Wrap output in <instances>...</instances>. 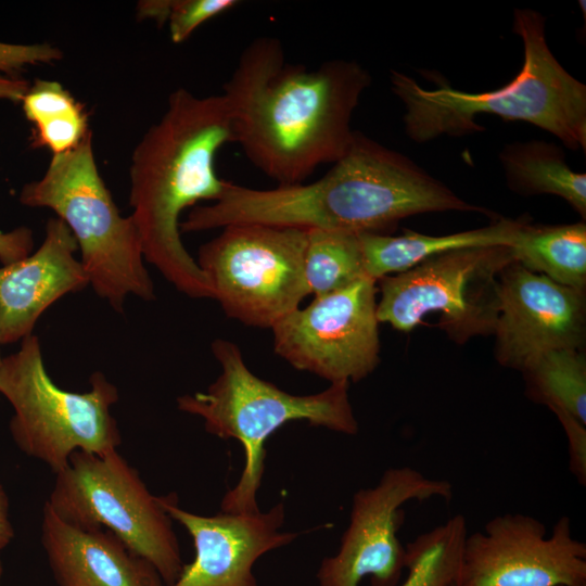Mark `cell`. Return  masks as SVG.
<instances>
[{
    "label": "cell",
    "instance_id": "obj_11",
    "mask_svg": "<svg viewBox=\"0 0 586 586\" xmlns=\"http://www.w3.org/2000/svg\"><path fill=\"white\" fill-rule=\"evenodd\" d=\"M375 285L364 277L290 313L271 328L275 353L330 384L364 380L380 362Z\"/></svg>",
    "mask_w": 586,
    "mask_h": 586
},
{
    "label": "cell",
    "instance_id": "obj_23",
    "mask_svg": "<svg viewBox=\"0 0 586 586\" xmlns=\"http://www.w3.org/2000/svg\"><path fill=\"white\" fill-rule=\"evenodd\" d=\"M466 518L455 514L405 546L407 576L397 586H457L468 535Z\"/></svg>",
    "mask_w": 586,
    "mask_h": 586
},
{
    "label": "cell",
    "instance_id": "obj_29",
    "mask_svg": "<svg viewBox=\"0 0 586 586\" xmlns=\"http://www.w3.org/2000/svg\"><path fill=\"white\" fill-rule=\"evenodd\" d=\"M30 84L20 77H11L0 73V100L22 102Z\"/></svg>",
    "mask_w": 586,
    "mask_h": 586
},
{
    "label": "cell",
    "instance_id": "obj_16",
    "mask_svg": "<svg viewBox=\"0 0 586 586\" xmlns=\"http://www.w3.org/2000/svg\"><path fill=\"white\" fill-rule=\"evenodd\" d=\"M77 242L65 222L51 217L41 245L0 268V344L33 334L40 316L56 301L89 285Z\"/></svg>",
    "mask_w": 586,
    "mask_h": 586
},
{
    "label": "cell",
    "instance_id": "obj_21",
    "mask_svg": "<svg viewBox=\"0 0 586 586\" xmlns=\"http://www.w3.org/2000/svg\"><path fill=\"white\" fill-rule=\"evenodd\" d=\"M22 106L35 126L34 143L46 146L52 155L74 149L90 131L81 104L58 81L37 79Z\"/></svg>",
    "mask_w": 586,
    "mask_h": 586
},
{
    "label": "cell",
    "instance_id": "obj_1",
    "mask_svg": "<svg viewBox=\"0 0 586 586\" xmlns=\"http://www.w3.org/2000/svg\"><path fill=\"white\" fill-rule=\"evenodd\" d=\"M370 85L356 61L307 68L290 63L277 38L259 37L242 51L222 95L234 143L277 186H290L345 154L355 135L354 111Z\"/></svg>",
    "mask_w": 586,
    "mask_h": 586
},
{
    "label": "cell",
    "instance_id": "obj_25",
    "mask_svg": "<svg viewBox=\"0 0 586 586\" xmlns=\"http://www.w3.org/2000/svg\"><path fill=\"white\" fill-rule=\"evenodd\" d=\"M238 4L237 0H169L165 24L170 40L186 41L200 25Z\"/></svg>",
    "mask_w": 586,
    "mask_h": 586
},
{
    "label": "cell",
    "instance_id": "obj_8",
    "mask_svg": "<svg viewBox=\"0 0 586 586\" xmlns=\"http://www.w3.org/2000/svg\"><path fill=\"white\" fill-rule=\"evenodd\" d=\"M46 504L69 524L114 534L157 570L165 586L179 577L184 563L173 519L117 450L75 451Z\"/></svg>",
    "mask_w": 586,
    "mask_h": 586
},
{
    "label": "cell",
    "instance_id": "obj_17",
    "mask_svg": "<svg viewBox=\"0 0 586 586\" xmlns=\"http://www.w3.org/2000/svg\"><path fill=\"white\" fill-rule=\"evenodd\" d=\"M40 540L58 586H165L157 570L114 534L69 524L47 504Z\"/></svg>",
    "mask_w": 586,
    "mask_h": 586
},
{
    "label": "cell",
    "instance_id": "obj_3",
    "mask_svg": "<svg viewBox=\"0 0 586 586\" xmlns=\"http://www.w3.org/2000/svg\"><path fill=\"white\" fill-rule=\"evenodd\" d=\"M227 143H234V131L222 93L199 97L178 88L131 156L130 216L143 258L192 298H213L214 291L181 241L180 216L221 194L227 181L216 174L215 158Z\"/></svg>",
    "mask_w": 586,
    "mask_h": 586
},
{
    "label": "cell",
    "instance_id": "obj_31",
    "mask_svg": "<svg viewBox=\"0 0 586 586\" xmlns=\"http://www.w3.org/2000/svg\"><path fill=\"white\" fill-rule=\"evenodd\" d=\"M1 576H2V563H1V560H0V586H1Z\"/></svg>",
    "mask_w": 586,
    "mask_h": 586
},
{
    "label": "cell",
    "instance_id": "obj_30",
    "mask_svg": "<svg viewBox=\"0 0 586 586\" xmlns=\"http://www.w3.org/2000/svg\"><path fill=\"white\" fill-rule=\"evenodd\" d=\"M14 538V528L9 517V498L0 483V551Z\"/></svg>",
    "mask_w": 586,
    "mask_h": 586
},
{
    "label": "cell",
    "instance_id": "obj_10",
    "mask_svg": "<svg viewBox=\"0 0 586 586\" xmlns=\"http://www.w3.org/2000/svg\"><path fill=\"white\" fill-rule=\"evenodd\" d=\"M512 262V245L468 247L426 258L377 281L379 322L409 332L430 313L459 344L494 333L499 313V273Z\"/></svg>",
    "mask_w": 586,
    "mask_h": 586
},
{
    "label": "cell",
    "instance_id": "obj_24",
    "mask_svg": "<svg viewBox=\"0 0 586 586\" xmlns=\"http://www.w3.org/2000/svg\"><path fill=\"white\" fill-rule=\"evenodd\" d=\"M304 278L314 297L368 277L358 234L307 229Z\"/></svg>",
    "mask_w": 586,
    "mask_h": 586
},
{
    "label": "cell",
    "instance_id": "obj_28",
    "mask_svg": "<svg viewBox=\"0 0 586 586\" xmlns=\"http://www.w3.org/2000/svg\"><path fill=\"white\" fill-rule=\"evenodd\" d=\"M34 247L33 231L20 227L9 232L0 231V262L3 266L28 256Z\"/></svg>",
    "mask_w": 586,
    "mask_h": 586
},
{
    "label": "cell",
    "instance_id": "obj_26",
    "mask_svg": "<svg viewBox=\"0 0 586 586\" xmlns=\"http://www.w3.org/2000/svg\"><path fill=\"white\" fill-rule=\"evenodd\" d=\"M63 58L62 51L49 43L14 44L0 42V73L20 77L27 65L53 63Z\"/></svg>",
    "mask_w": 586,
    "mask_h": 586
},
{
    "label": "cell",
    "instance_id": "obj_4",
    "mask_svg": "<svg viewBox=\"0 0 586 586\" xmlns=\"http://www.w3.org/2000/svg\"><path fill=\"white\" fill-rule=\"evenodd\" d=\"M512 31L523 42V65L512 80L493 91L458 90L442 78L436 89H425L411 76L391 72L392 91L404 104L408 138L424 143L479 132L484 128L475 117L492 114L530 123L569 149L586 151V86L551 52L545 17L532 9H515Z\"/></svg>",
    "mask_w": 586,
    "mask_h": 586
},
{
    "label": "cell",
    "instance_id": "obj_18",
    "mask_svg": "<svg viewBox=\"0 0 586 586\" xmlns=\"http://www.w3.org/2000/svg\"><path fill=\"white\" fill-rule=\"evenodd\" d=\"M527 222L502 218L486 227L446 235H428L405 229L402 235L359 233L368 277L379 279L406 271L422 260L450 251L513 245Z\"/></svg>",
    "mask_w": 586,
    "mask_h": 586
},
{
    "label": "cell",
    "instance_id": "obj_20",
    "mask_svg": "<svg viewBox=\"0 0 586 586\" xmlns=\"http://www.w3.org/2000/svg\"><path fill=\"white\" fill-rule=\"evenodd\" d=\"M513 259L530 271L585 292L586 224L530 225L512 245Z\"/></svg>",
    "mask_w": 586,
    "mask_h": 586
},
{
    "label": "cell",
    "instance_id": "obj_22",
    "mask_svg": "<svg viewBox=\"0 0 586 586\" xmlns=\"http://www.w3.org/2000/svg\"><path fill=\"white\" fill-rule=\"evenodd\" d=\"M527 396L586 424V358L581 349L557 348L536 357L523 371Z\"/></svg>",
    "mask_w": 586,
    "mask_h": 586
},
{
    "label": "cell",
    "instance_id": "obj_32",
    "mask_svg": "<svg viewBox=\"0 0 586 586\" xmlns=\"http://www.w3.org/2000/svg\"><path fill=\"white\" fill-rule=\"evenodd\" d=\"M2 359H3V358H1V355H0V367H1V364H2Z\"/></svg>",
    "mask_w": 586,
    "mask_h": 586
},
{
    "label": "cell",
    "instance_id": "obj_6",
    "mask_svg": "<svg viewBox=\"0 0 586 586\" xmlns=\"http://www.w3.org/2000/svg\"><path fill=\"white\" fill-rule=\"evenodd\" d=\"M20 202L50 208L65 222L89 285L115 311H124L129 295L155 300L138 229L131 216L120 214L99 174L91 130L74 149L52 155L43 176L23 187Z\"/></svg>",
    "mask_w": 586,
    "mask_h": 586
},
{
    "label": "cell",
    "instance_id": "obj_13",
    "mask_svg": "<svg viewBox=\"0 0 586 586\" xmlns=\"http://www.w3.org/2000/svg\"><path fill=\"white\" fill-rule=\"evenodd\" d=\"M457 586H586V544L566 515L548 535L535 517L499 514L468 533Z\"/></svg>",
    "mask_w": 586,
    "mask_h": 586
},
{
    "label": "cell",
    "instance_id": "obj_2",
    "mask_svg": "<svg viewBox=\"0 0 586 586\" xmlns=\"http://www.w3.org/2000/svg\"><path fill=\"white\" fill-rule=\"evenodd\" d=\"M445 211L485 212L406 155L355 131L345 154L319 179L270 189L227 181L201 215L208 229L264 224L359 234Z\"/></svg>",
    "mask_w": 586,
    "mask_h": 586
},
{
    "label": "cell",
    "instance_id": "obj_12",
    "mask_svg": "<svg viewBox=\"0 0 586 586\" xmlns=\"http://www.w3.org/2000/svg\"><path fill=\"white\" fill-rule=\"evenodd\" d=\"M453 496L447 480L409 466L386 469L374 486L353 495L349 523L336 553L321 561L318 585L359 586L369 576L371 586H397L405 570V546L397 536L403 506L433 498L448 502Z\"/></svg>",
    "mask_w": 586,
    "mask_h": 586
},
{
    "label": "cell",
    "instance_id": "obj_7",
    "mask_svg": "<svg viewBox=\"0 0 586 586\" xmlns=\"http://www.w3.org/2000/svg\"><path fill=\"white\" fill-rule=\"evenodd\" d=\"M84 393L58 386L49 375L39 339L29 334L20 349L2 359L0 395L13 408L10 432L28 457L61 472L78 450L106 454L117 450L122 435L112 407L118 388L101 371L89 380Z\"/></svg>",
    "mask_w": 586,
    "mask_h": 586
},
{
    "label": "cell",
    "instance_id": "obj_15",
    "mask_svg": "<svg viewBox=\"0 0 586 586\" xmlns=\"http://www.w3.org/2000/svg\"><path fill=\"white\" fill-rule=\"evenodd\" d=\"M169 517L190 534L194 558L169 586H258L255 562L265 553L291 544L296 533L282 532L283 502L268 511L201 515L179 507L175 494L163 495Z\"/></svg>",
    "mask_w": 586,
    "mask_h": 586
},
{
    "label": "cell",
    "instance_id": "obj_9",
    "mask_svg": "<svg viewBox=\"0 0 586 586\" xmlns=\"http://www.w3.org/2000/svg\"><path fill=\"white\" fill-rule=\"evenodd\" d=\"M204 243L198 265L231 319L271 329L309 295L304 278L307 229L237 224Z\"/></svg>",
    "mask_w": 586,
    "mask_h": 586
},
{
    "label": "cell",
    "instance_id": "obj_27",
    "mask_svg": "<svg viewBox=\"0 0 586 586\" xmlns=\"http://www.w3.org/2000/svg\"><path fill=\"white\" fill-rule=\"evenodd\" d=\"M562 425L568 440L570 470L583 486L586 485V424L570 413L551 410Z\"/></svg>",
    "mask_w": 586,
    "mask_h": 586
},
{
    "label": "cell",
    "instance_id": "obj_14",
    "mask_svg": "<svg viewBox=\"0 0 586 586\" xmlns=\"http://www.w3.org/2000/svg\"><path fill=\"white\" fill-rule=\"evenodd\" d=\"M496 358L521 372L539 355L557 348L582 349L585 293L512 262L498 279Z\"/></svg>",
    "mask_w": 586,
    "mask_h": 586
},
{
    "label": "cell",
    "instance_id": "obj_5",
    "mask_svg": "<svg viewBox=\"0 0 586 586\" xmlns=\"http://www.w3.org/2000/svg\"><path fill=\"white\" fill-rule=\"evenodd\" d=\"M211 347L220 365L219 375L206 391L177 397V408L200 417L207 433L222 440L234 438L243 446V471L234 487L224 495L220 508L228 513L257 512L265 442L279 428L304 420L346 435L358 433L349 383H331L316 394H290L255 375L235 343L216 339Z\"/></svg>",
    "mask_w": 586,
    "mask_h": 586
},
{
    "label": "cell",
    "instance_id": "obj_19",
    "mask_svg": "<svg viewBox=\"0 0 586 586\" xmlns=\"http://www.w3.org/2000/svg\"><path fill=\"white\" fill-rule=\"evenodd\" d=\"M508 187L522 195L553 194L586 217V175L575 173L563 150L552 142H511L499 153Z\"/></svg>",
    "mask_w": 586,
    "mask_h": 586
}]
</instances>
